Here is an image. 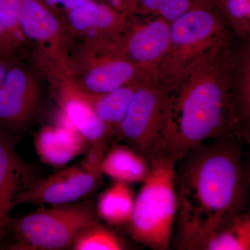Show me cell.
Returning <instances> with one entry per match:
<instances>
[{"instance_id": "e0dca14e", "label": "cell", "mask_w": 250, "mask_h": 250, "mask_svg": "<svg viewBox=\"0 0 250 250\" xmlns=\"http://www.w3.org/2000/svg\"><path fill=\"white\" fill-rule=\"evenodd\" d=\"M100 170L115 181L139 183L150 171L149 161L126 145H116L104 156Z\"/></svg>"}, {"instance_id": "484cf974", "label": "cell", "mask_w": 250, "mask_h": 250, "mask_svg": "<svg viewBox=\"0 0 250 250\" xmlns=\"http://www.w3.org/2000/svg\"><path fill=\"white\" fill-rule=\"evenodd\" d=\"M0 54H9V55L16 57V51L11 45L9 38L6 35L2 23L0 20Z\"/></svg>"}, {"instance_id": "6da1fadb", "label": "cell", "mask_w": 250, "mask_h": 250, "mask_svg": "<svg viewBox=\"0 0 250 250\" xmlns=\"http://www.w3.org/2000/svg\"><path fill=\"white\" fill-rule=\"evenodd\" d=\"M236 47L231 31L202 56L171 90L172 114L166 152L178 159L207 141H248L233 95Z\"/></svg>"}, {"instance_id": "44dd1931", "label": "cell", "mask_w": 250, "mask_h": 250, "mask_svg": "<svg viewBox=\"0 0 250 250\" xmlns=\"http://www.w3.org/2000/svg\"><path fill=\"white\" fill-rule=\"evenodd\" d=\"M193 6L192 0H129V13L141 16H157L171 23Z\"/></svg>"}, {"instance_id": "7402d4cb", "label": "cell", "mask_w": 250, "mask_h": 250, "mask_svg": "<svg viewBox=\"0 0 250 250\" xmlns=\"http://www.w3.org/2000/svg\"><path fill=\"white\" fill-rule=\"evenodd\" d=\"M72 248L75 250H122L126 246L121 237L98 222L85 229Z\"/></svg>"}, {"instance_id": "277c9868", "label": "cell", "mask_w": 250, "mask_h": 250, "mask_svg": "<svg viewBox=\"0 0 250 250\" xmlns=\"http://www.w3.org/2000/svg\"><path fill=\"white\" fill-rule=\"evenodd\" d=\"M229 29L216 5L194 4L170 23V42L157 81L171 90L188 69Z\"/></svg>"}, {"instance_id": "52a82bcc", "label": "cell", "mask_w": 250, "mask_h": 250, "mask_svg": "<svg viewBox=\"0 0 250 250\" xmlns=\"http://www.w3.org/2000/svg\"><path fill=\"white\" fill-rule=\"evenodd\" d=\"M68 69L77 88L87 95L149 82L142 70L122 53L118 44L82 43L69 56Z\"/></svg>"}, {"instance_id": "ac0fdd59", "label": "cell", "mask_w": 250, "mask_h": 250, "mask_svg": "<svg viewBox=\"0 0 250 250\" xmlns=\"http://www.w3.org/2000/svg\"><path fill=\"white\" fill-rule=\"evenodd\" d=\"M141 83L124 85L100 95H87L80 92L96 116L111 130L113 137Z\"/></svg>"}, {"instance_id": "ffe728a7", "label": "cell", "mask_w": 250, "mask_h": 250, "mask_svg": "<svg viewBox=\"0 0 250 250\" xmlns=\"http://www.w3.org/2000/svg\"><path fill=\"white\" fill-rule=\"evenodd\" d=\"M236 49L233 74V95L243 126L249 127L250 119V44L249 38Z\"/></svg>"}, {"instance_id": "9c48e42d", "label": "cell", "mask_w": 250, "mask_h": 250, "mask_svg": "<svg viewBox=\"0 0 250 250\" xmlns=\"http://www.w3.org/2000/svg\"><path fill=\"white\" fill-rule=\"evenodd\" d=\"M19 27L24 40L39 46V61L68 65L73 38L62 18L42 0H23Z\"/></svg>"}, {"instance_id": "30bf717a", "label": "cell", "mask_w": 250, "mask_h": 250, "mask_svg": "<svg viewBox=\"0 0 250 250\" xmlns=\"http://www.w3.org/2000/svg\"><path fill=\"white\" fill-rule=\"evenodd\" d=\"M102 174L83 166H73L47 178L34 182L18 196L15 206L21 204L67 205L88 196L96 189Z\"/></svg>"}, {"instance_id": "ba28073f", "label": "cell", "mask_w": 250, "mask_h": 250, "mask_svg": "<svg viewBox=\"0 0 250 250\" xmlns=\"http://www.w3.org/2000/svg\"><path fill=\"white\" fill-rule=\"evenodd\" d=\"M170 42V23L157 16L129 15L118 40L122 53L142 70L148 81H157Z\"/></svg>"}, {"instance_id": "4316f807", "label": "cell", "mask_w": 250, "mask_h": 250, "mask_svg": "<svg viewBox=\"0 0 250 250\" xmlns=\"http://www.w3.org/2000/svg\"><path fill=\"white\" fill-rule=\"evenodd\" d=\"M15 58V56L0 54V88L3 84L10 65Z\"/></svg>"}, {"instance_id": "8992f818", "label": "cell", "mask_w": 250, "mask_h": 250, "mask_svg": "<svg viewBox=\"0 0 250 250\" xmlns=\"http://www.w3.org/2000/svg\"><path fill=\"white\" fill-rule=\"evenodd\" d=\"M96 209L90 202L53 206L11 220L9 229L17 242L11 250H57L72 246L85 229L98 223Z\"/></svg>"}, {"instance_id": "d4e9b609", "label": "cell", "mask_w": 250, "mask_h": 250, "mask_svg": "<svg viewBox=\"0 0 250 250\" xmlns=\"http://www.w3.org/2000/svg\"><path fill=\"white\" fill-rule=\"evenodd\" d=\"M44 3L54 12L57 10H62L67 14L71 10L75 9L77 6L83 4L88 0H42Z\"/></svg>"}, {"instance_id": "8fae6325", "label": "cell", "mask_w": 250, "mask_h": 250, "mask_svg": "<svg viewBox=\"0 0 250 250\" xmlns=\"http://www.w3.org/2000/svg\"><path fill=\"white\" fill-rule=\"evenodd\" d=\"M39 99L35 74L15 58L0 88V127L9 131L25 124L35 113Z\"/></svg>"}, {"instance_id": "7a4b0ae2", "label": "cell", "mask_w": 250, "mask_h": 250, "mask_svg": "<svg viewBox=\"0 0 250 250\" xmlns=\"http://www.w3.org/2000/svg\"><path fill=\"white\" fill-rule=\"evenodd\" d=\"M246 139L223 138L195 146L176 161L179 228L228 221L246 212Z\"/></svg>"}, {"instance_id": "cb8c5ba5", "label": "cell", "mask_w": 250, "mask_h": 250, "mask_svg": "<svg viewBox=\"0 0 250 250\" xmlns=\"http://www.w3.org/2000/svg\"><path fill=\"white\" fill-rule=\"evenodd\" d=\"M23 0H0V20L16 52L24 43L19 27V14Z\"/></svg>"}, {"instance_id": "d6986e66", "label": "cell", "mask_w": 250, "mask_h": 250, "mask_svg": "<svg viewBox=\"0 0 250 250\" xmlns=\"http://www.w3.org/2000/svg\"><path fill=\"white\" fill-rule=\"evenodd\" d=\"M134 199L129 184L116 181L99 198L97 214L113 227L126 226L129 223Z\"/></svg>"}, {"instance_id": "4fadbf2b", "label": "cell", "mask_w": 250, "mask_h": 250, "mask_svg": "<svg viewBox=\"0 0 250 250\" xmlns=\"http://www.w3.org/2000/svg\"><path fill=\"white\" fill-rule=\"evenodd\" d=\"M54 96L62 114L90 145L108 143L112 136L109 128L95 114L89 104L72 82L70 74L58 70L48 73Z\"/></svg>"}, {"instance_id": "603a6c76", "label": "cell", "mask_w": 250, "mask_h": 250, "mask_svg": "<svg viewBox=\"0 0 250 250\" xmlns=\"http://www.w3.org/2000/svg\"><path fill=\"white\" fill-rule=\"evenodd\" d=\"M216 6L235 35L243 40L249 38L250 0H216Z\"/></svg>"}, {"instance_id": "3957f363", "label": "cell", "mask_w": 250, "mask_h": 250, "mask_svg": "<svg viewBox=\"0 0 250 250\" xmlns=\"http://www.w3.org/2000/svg\"><path fill=\"white\" fill-rule=\"evenodd\" d=\"M176 161L167 153L149 161L150 171L134 200L132 215L126 225L133 240L152 250L170 248L178 210Z\"/></svg>"}, {"instance_id": "5b68a950", "label": "cell", "mask_w": 250, "mask_h": 250, "mask_svg": "<svg viewBox=\"0 0 250 250\" xmlns=\"http://www.w3.org/2000/svg\"><path fill=\"white\" fill-rule=\"evenodd\" d=\"M171 114L168 87L159 81L143 82L113 137L150 161L166 153Z\"/></svg>"}, {"instance_id": "2e32d148", "label": "cell", "mask_w": 250, "mask_h": 250, "mask_svg": "<svg viewBox=\"0 0 250 250\" xmlns=\"http://www.w3.org/2000/svg\"><path fill=\"white\" fill-rule=\"evenodd\" d=\"M88 143L77 129L62 125L42 126L34 137L41 160L54 167L65 166L84 152Z\"/></svg>"}, {"instance_id": "9a60e30c", "label": "cell", "mask_w": 250, "mask_h": 250, "mask_svg": "<svg viewBox=\"0 0 250 250\" xmlns=\"http://www.w3.org/2000/svg\"><path fill=\"white\" fill-rule=\"evenodd\" d=\"M32 170L18 156L11 133L0 127V238L9 228L18 196L34 183Z\"/></svg>"}, {"instance_id": "5bb4252c", "label": "cell", "mask_w": 250, "mask_h": 250, "mask_svg": "<svg viewBox=\"0 0 250 250\" xmlns=\"http://www.w3.org/2000/svg\"><path fill=\"white\" fill-rule=\"evenodd\" d=\"M179 249L188 250H249V212L217 225L179 228Z\"/></svg>"}, {"instance_id": "83f0119b", "label": "cell", "mask_w": 250, "mask_h": 250, "mask_svg": "<svg viewBox=\"0 0 250 250\" xmlns=\"http://www.w3.org/2000/svg\"><path fill=\"white\" fill-rule=\"evenodd\" d=\"M194 4L216 5V0H192Z\"/></svg>"}, {"instance_id": "7c38bea8", "label": "cell", "mask_w": 250, "mask_h": 250, "mask_svg": "<svg viewBox=\"0 0 250 250\" xmlns=\"http://www.w3.org/2000/svg\"><path fill=\"white\" fill-rule=\"evenodd\" d=\"M129 16L106 3L88 0L67 12L63 22L72 37L79 38L82 43H114Z\"/></svg>"}]
</instances>
